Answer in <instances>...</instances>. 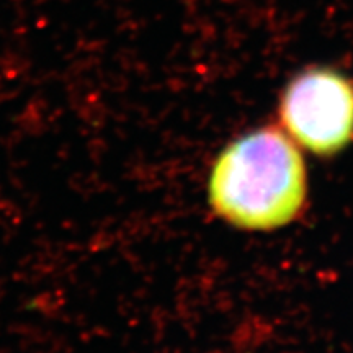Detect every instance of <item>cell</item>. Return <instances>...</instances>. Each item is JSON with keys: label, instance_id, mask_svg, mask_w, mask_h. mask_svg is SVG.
Segmentation results:
<instances>
[{"label": "cell", "instance_id": "cell-1", "mask_svg": "<svg viewBox=\"0 0 353 353\" xmlns=\"http://www.w3.org/2000/svg\"><path fill=\"white\" fill-rule=\"evenodd\" d=\"M211 208L244 231H275L294 223L307 200L299 145L278 126L245 132L221 151L208 182Z\"/></svg>", "mask_w": 353, "mask_h": 353}, {"label": "cell", "instance_id": "cell-2", "mask_svg": "<svg viewBox=\"0 0 353 353\" xmlns=\"http://www.w3.org/2000/svg\"><path fill=\"white\" fill-rule=\"evenodd\" d=\"M280 125L304 151L334 157L353 143V81L332 68H309L290 81Z\"/></svg>", "mask_w": 353, "mask_h": 353}]
</instances>
